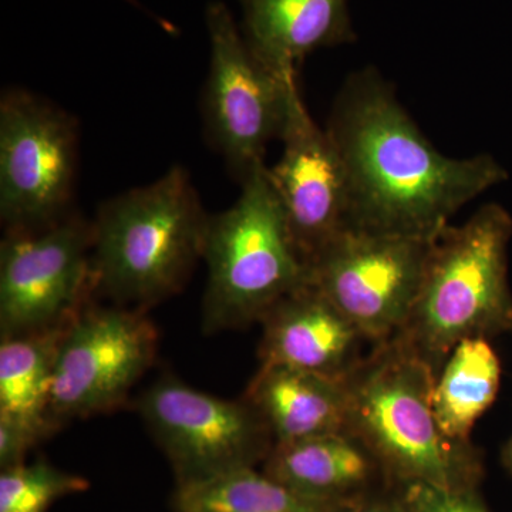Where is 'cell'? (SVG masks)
I'll return each mask as SVG.
<instances>
[{"label":"cell","instance_id":"obj_17","mask_svg":"<svg viewBox=\"0 0 512 512\" xmlns=\"http://www.w3.org/2000/svg\"><path fill=\"white\" fill-rule=\"evenodd\" d=\"M501 366L490 340L458 343L440 367L433 389V409L440 429L456 443H471V431L500 392Z\"/></svg>","mask_w":512,"mask_h":512},{"label":"cell","instance_id":"obj_16","mask_svg":"<svg viewBox=\"0 0 512 512\" xmlns=\"http://www.w3.org/2000/svg\"><path fill=\"white\" fill-rule=\"evenodd\" d=\"M382 466L349 430L296 443L276 444L266 457L265 473L298 493L340 504H357L353 495Z\"/></svg>","mask_w":512,"mask_h":512},{"label":"cell","instance_id":"obj_8","mask_svg":"<svg viewBox=\"0 0 512 512\" xmlns=\"http://www.w3.org/2000/svg\"><path fill=\"white\" fill-rule=\"evenodd\" d=\"M158 332L143 309L86 306L67 326L57 352L49 423L113 412L156 359Z\"/></svg>","mask_w":512,"mask_h":512},{"label":"cell","instance_id":"obj_9","mask_svg":"<svg viewBox=\"0 0 512 512\" xmlns=\"http://www.w3.org/2000/svg\"><path fill=\"white\" fill-rule=\"evenodd\" d=\"M433 239L346 228L309 262V282L362 333L386 342L409 319Z\"/></svg>","mask_w":512,"mask_h":512},{"label":"cell","instance_id":"obj_19","mask_svg":"<svg viewBox=\"0 0 512 512\" xmlns=\"http://www.w3.org/2000/svg\"><path fill=\"white\" fill-rule=\"evenodd\" d=\"M174 504L177 512H343L350 507L298 493L254 467L180 484Z\"/></svg>","mask_w":512,"mask_h":512},{"label":"cell","instance_id":"obj_20","mask_svg":"<svg viewBox=\"0 0 512 512\" xmlns=\"http://www.w3.org/2000/svg\"><path fill=\"white\" fill-rule=\"evenodd\" d=\"M87 487L83 477L43 461L20 464L0 474V512H47L59 498L82 493Z\"/></svg>","mask_w":512,"mask_h":512},{"label":"cell","instance_id":"obj_13","mask_svg":"<svg viewBox=\"0 0 512 512\" xmlns=\"http://www.w3.org/2000/svg\"><path fill=\"white\" fill-rule=\"evenodd\" d=\"M262 366H284L346 380L362 362L366 339L311 282L261 319Z\"/></svg>","mask_w":512,"mask_h":512},{"label":"cell","instance_id":"obj_22","mask_svg":"<svg viewBox=\"0 0 512 512\" xmlns=\"http://www.w3.org/2000/svg\"><path fill=\"white\" fill-rule=\"evenodd\" d=\"M45 439L39 430L28 424L10 417L0 416V468H8L25 464L30 450Z\"/></svg>","mask_w":512,"mask_h":512},{"label":"cell","instance_id":"obj_15","mask_svg":"<svg viewBox=\"0 0 512 512\" xmlns=\"http://www.w3.org/2000/svg\"><path fill=\"white\" fill-rule=\"evenodd\" d=\"M244 397L261 414L275 446L348 429L346 380L261 365Z\"/></svg>","mask_w":512,"mask_h":512},{"label":"cell","instance_id":"obj_1","mask_svg":"<svg viewBox=\"0 0 512 512\" xmlns=\"http://www.w3.org/2000/svg\"><path fill=\"white\" fill-rule=\"evenodd\" d=\"M349 184V228L433 239L468 202L508 180L490 154L443 156L375 67L353 73L328 127Z\"/></svg>","mask_w":512,"mask_h":512},{"label":"cell","instance_id":"obj_21","mask_svg":"<svg viewBox=\"0 0 512 512\" xmlns=\"http://www.w3.org/2000/svg\"><path fill=\"white\" fill-rule=\"evenodd\" d=\"M407 512H488L474 488H451L412 481L399 497Z\"/></svg>","mask_w":512,"mask_h":512},{"label":"cell","instance_id":"obj_7","mask_svg":"<svg viewBox=\"0 0 512 512\" xmlns=\"http://www.w3.org/2000/svg\"><path fill=\"white\" fill-rule=\"evenodd\" d=\"M79 126L25 90L0 100V220L6 232L35 231L69 215Z\"/></svg>","mask_w":512,"mask_h":512},{"label":"cell","instance_id":"obj_18","mask_svg":"<svg viewBox=\"0 0 512 512\" xmlns=\"http://www.w3.org/2000/svg\"><path fill=\"white\" fill-rule=\"evenodd\" d=\"M70 322L0 338V416L22 421L45 437L55 431L49 423L50 392Z\"/></svg>","mask_w":512,"mask_h":512},{"label":"cell","instance_id":"obj_11","mask_svg":"<svg viewBox=\"0 0 512 512\" xmlns=\"http://www.w3.org/2000/svg\"><path fill=\"white\" fill-rule=\"evenodd\" d=\"M138 412L171 461L180 484L254 467L275 446L245 397L221 399L164 375L141 394Z\"/></svg>","mask_w":512,"mask_h":512},{"label":"cell","instance_id":"obj_12","mask_svg":"<svg viewBox=\"0 0 512 512\" xmlns=\"http://www.w3.org/2000/svg\"><path fill=\"white\" fill-rule=\"evenodd\" d=\"M278 163L266 168L289 231L306 264L349 228L345 163L326 128L312 120L301 90L293 96Z\"/></svg>","mask_w":512,"mask_h":512},{"label":"cell","instance_id":"obj_4","mask_svg":"<svg viewBox=\"0 0 512 512\" xmlns=\"http://www.w3.org/2000/svg\"><path fill=\"white\" fill-rule=\"evenodd\" d=\"M437 373L392 338L373 346L346 379L348 429L404 483L473 488L478 454L440 429L433 409Z\"/></svg>","mask_w":512,"mask_h":512},{"label":"cell","instance_id":"obj_10","mask_svg":"<svg viewBox=\"0 0 512 512\" xmlns=\"http://www.w3.org/2000/svg\"><path fill=\"white\" fill-rule=\"evenodd\" d=\"M93 224L69 215L35 231H10L0 245V338L55 328L96 293Z\"/></svg>","mask_w":512,"mask_h":512},{"label":"cell","instance_id":"obj_24","mask_svg":"<svg viewBox=\"0 0 512 512\" xmlns=\"http://www.w3.org/2000/svg\"><path fill=\"white\" fill-rule=\"evenodd\" d=\"M503 461L505 467H507L508 471L512 474V436L510 437V440L505 443L503 448Z\"/></svg>","mask_w":512,"mask_h":512},{"label":"cell","instance_id":"obj_5","mask_svg":"<svg viewBox=\"0 0 512 512\" xmlns=\"http://www.w3.org/2000/svg\"><path fill=\"white\" fill-rule=\"evenodd\" d=\"M266 168L239 183L234 205L210 217L202 256L208 268L202 329L210 335L261 322L275 303L309 284V266Z\"/></svg>","mask_w":512,"mask_h":512},{"label":"cell","instance_id":"obj_2","mask_svg":"<svg viewBox=\"0 0 512 512\" xmlns=\"http://www.w3.org/2000/svg\"><path fill=\"white\" fill-rule=\"evenodd\" d=\"M210 217L181 165L110 198L92 222L96 293L143 311L177 293L204 256Z\"/></svg>","mask_w":512,"mask_h":512},{"label":"cell","instance_id":"obj_3","mask_svg":"<svg viewBox=\"0 0 512 512\" xmlns=\"http://www.w3.org/2000/svg\"><path fill=\"white\" fill-rule=\"evenodd\" d=\"M511 239L510 212L490 202L431 241L416 302L394 338L434 372L463 340L512 332Z\"/></svg>","mask_w":512,"mask_h":512},{"label":"cell","instance_id":"obj_23","mask_svg":"<svg viewBox=\"0 0 512 512\" xmlns=\"http://www.w3.org/2000/svg\"><path fill=\"white\" fill-rule=\"evenodd\" d=\"M343 512H407L399 498L396 501H373V503H360L350 505Z\"/></svg>","mask_w":512,"mask_h":512},{"label":"cell","instance_id":"obj_14","mask_svg":"<svg viewBox=\"0 0 512 512\" xmlns=\"http://www.w3.org/2000/svg\"><path fill=\"white\" fill-rule=\"evenodd\" d=\"M242 35L278 76L298 79L306 57L355 43L349 0H237Z\"/></svg>","mask_w":512,"mask_h":512},{"label":"cell","instance_id":"obj_6","mask_svg":"<svg viewBox=\"0 0 512 512\" xmlns=\"http://www.w3.org/2000/svg\"><path fill=\"white\" fill-rule=\"evenodd\" d=\"M210 70L202 117L212 147L239 183L265 165L271 141L281 140L298 79L278 76L252 52L227 3L205 10Z\"/></svg>","mask_w":512,"mask_h":512}]
</instances>
